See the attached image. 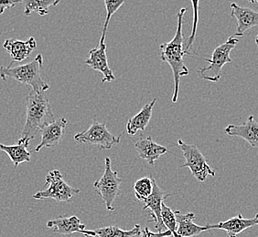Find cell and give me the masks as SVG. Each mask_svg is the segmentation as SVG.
I'll list each match as a JSON object with an SVG mask.
<instances>
[{
	"label": "cell",
	"mask_w": 258,
	"mask_h": 237,
	"mask_svg": "<svg viewBox=\"0 0 258 237\" xmlns=\"http://www.w3.org/2000/svg\"><path fill=\"white\" fill-rule=\"evenodd\" d=\"M239 40L236 38L230 37L226 42L217 47L213 52L211 59H205L209 62L207 67L198 69L199 78L211 82H218L222 76V69L224 65L232 63L230 57L231 51L235 48Z\"/></svg>",
	"instance_id": "277c9868"
},
{
	"label": "cell",
	"mask_w": 258,
	"mask_h": 237,
	"mask_svg": "<svg viewBox=\"0 0 258 237\" xmlns=\"http://www.w3.org/2000/svg\"><path fill=\"white\" fill-rule=\"evenodd\" d=\"M95 232L98 237H140L141 228L139 224H136L132 230L125 231L116 225H110L96 229Z\"/></svg>",
	"instance_id": "7402d4cb"
},
{
	"label": "cell",
	"mask_w": 258,
	"mask_h": 237,
	"mask_svg": "<svg viewBox=\"0 0 258 237\" xmlns=\"http://www.w3.org/2000/svg\"><path fill=\"white\" fill-rule=\"evenodd\" d=\"M177 219V234L179 237H194L201 234L202 232L210 230L209 224L201 226L194 222L195 214L194 212L182 213L179 211H175Z\"/></svg>",
	"instance_id": "ac0fdd59"
},
{
	"label": "cell",
	"mask_w": 258,
	"mask_h": 237,
	"mask_svg": "<svg viewBox=\"0 0 258 237\" xmlns=\"http://www.w3.org/2000/svg\"><path fill=\"white\" fill-rule=\"evenodd\" d=\"M255 43H256V45L258 46V36L256 37V39H255Z\"/></svg>",
	"instance_id": "f546056e"
},
{
	"label": "cell",
	"mask_w": 258,
	"mask_h": 237,
	"mask_svg": "<svg viewBox=\"0 0 258 237\" xmlns=\"http://www.w3.org/2000/svg\"><path fill=\"white\" fill-rule=\"evenodd\" d=\"M190 2H191L192 10H194V21H192L191 33H190L189 39L187 40V44L184 48V51L187 55H191V53H189V50L191 49V46L194 45L199 22V3H200V0H190Z\"/></svg>",
	"instance_id": "484cf974"
},
{
	"label": "cell",
	"mask_w": 258,
	"mask_h": 237,
	"mask_svg": "<svg viewBox=\"0 0 258 237\" xmlns=\"http://www.w3.org/2000/svg\"><path fill=\"white\" fill-rule=\"evenodd\" d=\"M47 227L50 229L52 232L59 234H72V233H80L85 237H96L95 231L86 230L85 225L81 222L77 216H70V217L56 218L47 222Z\"/></svg>",
	"instance_id": "30bf717a"
},
{
	"label": "cell",
	"mask_w": 258,
	"mask_h": 237,
	"mask_svg": "<svg viewBox=\"0 0 258 237\" xmlns=\"http://www.w3.org/2000/svg\"><path fill=\"white\" fill-rule=\"evenodd\" d=\"M258 225V213L253 218H243L242 214H237L227 221L220 222L216 224H209L210 230H224L229 237H237L248 228Z\"/></svg>",
	"instance_id": "5bb4252c"
},
{
	"label": "cell",
	"mask_w": 258,
	"mask_h": 237,
	"mask_svg": "<svg viewBox=\"0 0 258 237\" xmlns=\"http://www.w3.org/2000/svg\"><path fill=\"white\" fill-rule=\"evenodd\" d=\"M231 16L237 20V32L235 37H242L245 31L258 27V12L243 8L236 3L231 4Z\"/></svg>",
	"instance_id": "2e32d148"
},
{
	"label": "cell",
	"mask_w": 258,
	"mask_h": 237,
	"mask_svg": "<svg viewBox=\"0 0 258 237\" xmlns=\"http://www.w3.org/2000/svg\"><path fill=\"white\" fill-rule=\"evenodd\" d=\"M91 69H95L103 74L102 83L112 82L115 79L113 70L110 69L106 55L105 40H100L99 44L90 50L89 58L85 61Z\"/></svg>",
	"instance_id": "9c48e42d"
},
{
	"label": "cell",
	"mask_w": 258,
	"mask_h": 237,
	"mask_svg": "<svg viewBox=\"0 0 258 237\" xmlns=\"http://www.w3.org/2000/svg\"><path fill=\"white\" fill-rule=\"evenodd\" d=\"M178 147L183 153L185 158V163L180 166V168L188 167L194 177L201 183L205 182L209 176H215V171L211 168L204 154L196 145L186 144L179 139Z\"/></svg>",
	"instance_id": "52a82bcc"
},
{
	"label": "cell",
	"mask_w": 258,
	"mask_h": 237,
	"mask_svg": "<svg viewBox=\"0 0 258 237\" xmlns=\"http://www.w3.org/2000/svg\"><path fill=\"white\" fill-rule=\"evenodd\" d=\"M46 185L48 188L35 193L36 200L53 199L58 203L69 202L72 198L81 193L80 189L72 187L65 182L62 174L58 170L50 171L46 176Z\"/></svg>",
	"instance_id": "8992f818"
},
{
	"label": "cell",
	"mask_w": 258,
	"mask_h": 237,
	"mask_svg": "<svg viewBox=\"0 0 258 237\" xmlns=\"http://www.w3.org/2000/svg\"><path fill=\"white\" fill-rule=\"evenodd\" d=\"M24 7V15L29 17L32 13H37L40 17L49 14L50 7H56L60 0H21Z\"/></svg>",
	"instance_id": "44dd1931"
},
{
	"label": "cell",
	"mask_w": 258,
	"mask_h": 237,
	"mask_svg": "<svg viewBox=\"0 0 258 237\" xmlns=\"http://www.w3.org/2000/svg\"><path fill=\"white\" fill-rule=\"evenodd\" d=\"M54 121V114L44 92L31 89L26 98V123L18 143L29 145L45 126Z\"/></svg>",
	"instance_id": "6da1fadb"
},
{
	"label": "cell",
	"mask_w": 258,
	"mask_h": 237,
	"mask_svg": "<svg viewBox=\"0 0 258 237\" xmlns=\"http://www.w3.org/2000/svg\"><path fill=\"white\" fill-rule=\"evenodd\" d=\"M157 99H154L151 102L146 104L139 113L136 114L132 118H129L126 124V132L130 136H134L139 131L144 132L148 127L149 122L152 117L153 108Z\"/></svg>",
	"instance_id": "d6986e66"
},
{
	"label": "cell",
	"mask_w": 258,
	"mask_h": 237,
	"mask_svg": "<svg viewBox=\"0 0 258 237\" xmlns=\"http://www.w3.org/2000/svg\"><path fill=\"white\" fill-rule=\"evenodd\" d=\"M152 182H153V191L149 197L146 198L142 201V203H144L143 210L149 209L152 221L155 222V227L159 232H163L166 231V227L164 225L162 217H161V208H162V203H164V201L170 194H166L164 193L154 178H152Z\"/></svg>",
	"instance_id": "8fae6325"
},
{
	"label": "cell",
	"mask_w": 258,
	"mask_h": 237,
	"mask_svg": "<svg viewBox=\"0 0 258 237\" xmlns=\"http://www.w3.org/2000/svg\"><path fill=\"white\" fill-rule=\"evenodd\" d=\"M250 3H252V4H255V3H257L258 4V0H248Z\"/></svg>",
	"instance_id": "f1b7e54d"
},
{
	"label": "cell",
	"mask_w": 258,
	"mask_h": 237,
	"mask_svg": "<svg viewBox=\"0 0 258 237\" xmlns=\"http://www.w3.org/2000/svg\"><path fill=\"white\" fill-rule=\"evenodd\" d=\"M75 141L77 144L97 146L100 150H110L121 141V135L114 136L110 133L106 125L94 120L89 128L82 133L75 134Z\"/></svg>",
	"instance_id": "ba28073f"
},
{
	"label": "cell",
	"mask_w": 258,
	"mask_h": 237,
	"mask_svg": "<svg viewBox=\"0 0 258 237\" xmlns=\"http://www.w3.org/2000/svg\"><path fill=\"white\" fill-rule=\"evenodd\" d=\"M43 65V56L38 54L32 61L24 65L12 68V63L10 67H0V78L2 80L13 79L21 84L27 85L32 88L37 92H45L50 89V85L46 83L41 78V68Z\"/></svg>",
	"instance_id": "3957f363"
},
{
	"label": "cell",
	"mask_w": 258,
	"mask_h": 237,
	"mask_svg": "<svg viewBox=\"0 0 258 237\" xmlns=\"http://www.w3.org/2000/svg\"><path fill=\"white\" fill-rule=\"evenodd\" d=\"M3 48L10 55L13 62H21L28 59L32 51L37 48V42L33 37L26 41L10 39L5 40Z\"/></svg>",
	"instance_id": "e0dca14e"
},
{
	"label": "cell",
	"mask_w": 258,
	"mask_h": 237,
	"mask_svg": "<svg viewBox=\"0 0 258 237\" xmlns=\"http://www.w3.org/2000/svg\"><path fill=\"white\" fill-rule=\"evenodd\" d=\"M27 144L18 143L14 145H5L0 144V152L5 153L10 157L11 162L17 168L23 163H30L31 153L28 151Z\"/></svg>",
	"instance_id": "ffe728a7"
},
{
	"label": "cell",
	"mask_w": 258,
	"mask_h": 237,
	"mask_svg": "<svg viewBox=\"0 0 258 237\" xmlns=\"http://www.w3.org/2000/svg\"><path fill=\"white\" fill-rule=\"evenodd\" d=\"M21 2V0H0V15H2L6 10L14 8L17 4Z\"/></svg>",
	"instance_id": "83f0119b"
},
{
	"label": "cell",
	"mask_w": 258,
	"mask_h": 237,
	"mask_svg": "<svg viewBox=\"0 0 258 237\" xmlns=\"http://www.w3.org/2000/svg\"><path fill=\"white\" fill-rule=\"evenodd\" d=\"M67 120L60 118L55 120L53 123L48 124L41 130V141L35 148V153H40L42 148H53L60 144L65 134Z\"/></svg>",
	"instance_id": "7c38bea8"
},
{
	"label": "cell",
	"mask_w": 258,
	"mask_h": 237,
	"mask_svg": "<svg viewBox=\"0 0 258 237\" xmlns=\"http://www.w3.org/2000/svg\"><path fill=\"white\" fill-rule=\"evenodd\" d=\"M122 179L117 172L112 170L111 159L106 157L104 160V173L102 177L94 183L95 192L102 198L107 211H114V202L120 194V185Z\"/></svg>",
	"instance_id": "5b68a950"
},
{
	"label": "cell",
	"mask_w": 258,
	"mask_h": 237,
	"mask_svg": "<svg viewBox=\"0 0 258 237\" xmlns=\"http://www.w3.org/2000/svg\"><path fill=\"white\" fill-rule=\"evenodd\" d=\"M104 6H105V10H106V18L104 20V28L102 31V35L100 40H105L108 26H109L110 20L112 16L119 10L122 6L124 5L125 0H104Z\"/></svg>",
	"instance_id": "cb8c5ba5"
},
{
	"label": "cell",
	"mask_w": 258,
	"mask_h": 237,
	"mask_svg": "<svg viewBox=\"0 0 258 237\" xmlns=\"http://www.w3.org/2000/svg\"><path fill=\"white\" fill-rule=\"evenodd\" d=\"M153 191L152 177H143L138 180L134 184V193L136 200L142 202L149 197Z\"/></svg>",
	"instance_id": "603a6c76"
},
{
	"label": "cell",
	"mask_w": 258,
	"mask_h": 237,
	"mask_svg": "<svg viewBox=\"0 0 258 237\" xmlns=\"http://www.w3.org/2000/svg\"><path fill=\"white\" fill-rule=\"evenodd\" d=\"M187 10L183 8L179 10L177 15V30L173 39L165 42L159 46L160 50V59L168 63L171 68L173 73L174 90L172 95V102L176 103L179 97V84H180V78L189 74V69L184 63L183 57L186 53L183 49V32H182V26H183V17Z\"/></svg>",
	"instance_id": "7a4b0ae2"
},
{
	"label": "cell",
	"mask_w": 258,
	"mask_h": 237,
	"mask_svg": "<svg viewBox=\"0 0 258 237\" xmlns=\"http://www.w3.org/2000/svg\"><path fill=\"white\" fill-rule=\"evenodd\" d=\"M173 236L172 232L169 230H166L163 232H153L149 230V228L145 227L143 231H141L140 237H171Z\"/></svg>",
	"instance_id": "4316f807"
},
{
	"label": "cell",
	"mask_w": 258,
	"mask_h": 237,
	"mask_svg": "<svg viewBox=\"0 0 258 237\" xmlns=\"http://www.w3.org/2000/svg\"><path fill=\"white\" fill-rule=\"evenodd\" d=\"M135 148L139 153V157L149 165H154L162 155L169 153L168 148L155 143L151 137H141L135 144Z\"/></svg>",
	"instance_id": "9a60e30c"
},
{
	"label": "cell",
	"mask_w": 258,
	"mask_h": 237,
	"mask_svg": "<svg viewBox=\"0 0 258 237\" xmlns=\"http://www.w3.org/2000/svg\"><path fill=\"white\" fill-rule=\"evenodd\" d=\"M161 217L163 221L165 227L172 232L173 237H179L177 234V219H176V214L175 211H173L171 208L166 205V203H162V208H161Z\"/></svg>",
	"instance_id": "d4e9b609"
},
{
	"label": "cell",
	"mask_w": 258,
	"mask_h": 237,
	"mask_svg": "<svg viewBox=\"0 0 258 237\" xmlns=\"http://www.w3.org/2000/svg\"><path fill=\"white\" fill-rule=\"evenodd\" d=\"M224 132L231 137L243 139L253 148H258V122L253 115H250L244 124H230Z\"/></svg>",
	"instance_id": "4fadbf2b"
}]
</instances>
